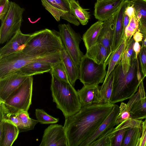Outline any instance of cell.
I'll return each mask as SVG.
<instances>
[{"instance_id": "cell-3", "label": "cell", "mask_w": 146, "mask_h": 146, "mask_svg": "<svg viewBox=\"0 0 146 146\" xmlns=\"http://www.w3.org/2000/svg\"><path fill=\"white\" fill-rule=\"evenodd\" d=\"M50 89L53 101L56 108L61 110L65 118L79 111L82 106L77 91L70 83L59 80L53 76Z\"/></svg>"}, {"instance_id": "cell-12", "label": "cell", "mask_w": 146, "mask_h": 146, "mask_svg": "<svg viewBox=\"0 0 146 146\" xmlns=\"http://www.w3.org/2000/svg\"><path fill=\"white\" fill-rule=\"evenodd\" d=\"M122 0H99L95 4L94 15L99 21L104 22L111 19L119 9Z\"/></svg>"}, {"instance_id": "cell-38", "label": "cell", "mask_w": 146, "mask_h": 146, "mask_svg": "<svg viewBox=\"0 0 146 146\" xmlns=\"http://www.w3.org/2000/svg\"><path fill=\"white\" fill-rule=\"evenodd\" d=\"M9 0H0V19L2 21L8 13L10 8Z\"/></svg>"}, {"instance_id": "cell-36", "label": "cell", "mask_w": 146, "mask_h": 146, "mask_svg": "<svg viewBox=\"0 0 146 146\" xmlns=\"http://www.w3.org/2000/svg\"><path fill=\"white\" fill-rule=\"evenodd\" d=\"M131 118L130 111L127 107L126 104L121 103L119 106V112L116 120V125Z\"/></svg>"}, {"instance_id": "cell-22", "label": "cell", "mask_w": 146, "mask_h": 146, "mask_svg": "<svg viewBox=\"0 0 146 146\" xmlns=\"http://www.w3.org/2000/svg\"><path fill=\"white\" fill-rule=\"evenodd\" d=\"M114 70L105 79L103 84L99 87L98 104L110 103L113 85Z\"/></svg>"}, {"instance_id": "cell-47", "label": "cell", "mask_w": 146, "mask_h": 146, "mask_svg": "<svg viewBox=\"0 0 146 146\" xmlns=\"http://www.w3.org/2000/svg\"><path fill=\"white\" fill-rule=\"evenodd\" d=\"M97 1H98V0H96Z\"/></svg>"}, {"instance_id": "cell-29", "label": "cell", "mask_w": 146, "mask_h": 146, "mask_svg": "<svg viewBox=\"0 0 146 146\" xmlns=\"http://www.w3.org/2000/svg\"><path fill=\"white\" fill-rule=\"evenodd\" d=\"M142 127L129 128L125 135L122 146H137L141 136Z\"/></svg>"}, {"instance_id": "cell-42", "label": "cell", "mask_w": 146, "mask_h": 146, "mask_svg": "<svg viewBox=\"0 0 146 146\" xmlns=\"http://www.w3.org/2000/svg\"><path fill=\"white\" fill-rule=\"evenodd\" d=\"M131 17H130L126 12L125 11L124 13L123 22V36L124 38V32L125 29L127 26L128 25Z\"/></svg>"}, {"instance_id": "cell-24", "label": "cell", "mask_w": 146, "mask_h": 146, "mask_svg": "<svg viewBox=\"0 0 146 146\" xmlns=\"http://www.w3.org/2000/svg\"><path fill=\"white\" fill-rule=\"evenodd\" d=\"M86 50L85 54L98 64H106L109 58L106 48L100 43L98 42Z\"/></svg>"}, {"instance_id": "cell-28", "label": "cell", "mask_w": 146, "mask_h": 146, "mask_svg": "<svg viewBox=\"0 0 146 146\" xmlns=\"http://www.w3.org/2000/svg\"><path fill=\"white\" fill-rule=\"evenodd\" d=\"M130 113L132 118L139 120L146 119V95L133 103Z\"/></svg>"}, {"instance_id": "cell-18", "label": "cell", "mask_w": 146, "mask_h": 146, "mask_svg": "<svg viewBox=\"0 0 146 146\" xmlns=\"http://www.w3.org/2000/svg\"><path fill=\"white\" fill-rule=\"evenodd\" d=\"M60 52L70 82L74 86L76 81L79 78V68L69 56L63 44L60 50Z\"/></svg>"}, {"instance_id": "cell-37", "label": "cell", "mask_w": 146, "mask_h": 146, "mask_svg": "<svg viewBox=\"0 0 146 146\" xmlns=\"http://www.w3.org/2000/svg\"><path fill=\"white\" fill-rule=\"evenodd\" d=\"M139 57L143 79L146 76V46H141Z\"/></svg>"}, {"instance_id": "cell-9", "label": "cell", "mask_w": 146, "mask_h": 146, "mask_svg": "<svg viewBox=\"0 0 146 146\" xmlns=\"http://www.w3.org/2000/svg\"><path fill=\"white\" fill-rule=\"evenodd\" d=\"M58 27L59 35L66 51L74 63L79 68L84 56L79 45L82 39L80 34L76 33L69 24H60Z\"/></svg>"}, {"instance_id": "cell-5", "label": "cell", "mask_w": 146, "mask_h": 146, "mask_svg": "<svg viewBox=\"0 0 146 146\" xmlns=\"http://www.w3.org/2000/svg\"><path fill=\"white\" fill-rule=\"evenodd\" d=\"M46 61L55 64L62 61L60 51L57 53L35 56L19 51L0 59V78L19 70L32 62Z\"/></svg>"}, {"instance_id": "cell-15", "label": "cell", "mask_w": 146, "mask_h": 146, "mask_svg": "<svg viewBox=\"0 0 146 146\" xmlns=\"http://www.w3.org/2000/svg\"><path fill=\"white\" fill-rule=\"evenodd\" d=\"M117 12L111 19L104 22L98 40V42L102 44L106 48L109 58L113 52L115 20Z\"/></svg>"}, {"instance_id": "cell-11", "label": "cell", "mask_w": 146, "mask_h": 146, "mask_svg": "<svg viewBox=\"0 0 146 146\" xmlns=\"http://www.w3.org/2000/svg\"><path fill=\"white\" fill-rule=\"evenodd\" d=\"M28 76L17 71L0 78V102L4 101Z\"/></svg>"}, {"instance_id": "cell-17", "label": "cell", "mask_w": 146, "mask_h": 146, "mask_svg": "<svg viewBox=\"0 0 146 146\" xmlns=\"http://www.w3.org/2000/svg\"><path fill=\"white\" fill-rule=\"evenodd\" d=\"M128 4V1H123L116 13L113 52L119 46L124 38L123 36V19L125 10Z\"/></svg>"}, {"instance_id": "cell-46", "label": "cell", "mask_w": 146, "mask_h": 146, "mask_svg": "<svg viewBox=\"0 0 146 146\" xmlns=\"http://www.w3.org/2000/svg\"><path fill=\"white\" fill-rule=\"evenodd\" d=\"M145 146H146V142H145Z\"/></svg>"}, {"instance_id": "cell-32", "label": "cell", "mask_w": 146, "mask_h": 146, "mask_svg": "<svg viewBox=\"0 0 146 146\" xmlns=\"http://www.w3.org/2000/svg\"><path fill=\"white\" fill-rule=\"evenodd\" d=\"M22 125L27 131L33 130L39 122L30 117L28 111H22L16 114Z\"/></svg>"}, {"instance_id": "cell-41", "label": "cell", "mask_w": 146, "mask_h": 146, "mask_svg": "<svg viewBox=\"0 0 146 146\" xmlns=\"http://www.w3.org/2000/svg\"><path fill=\"white\" fill-rule=\"evenodd\" d=\"M141 46L139 42H135L133 46V49L136 58L139 56V54L141 51Z\"/></svg>"}, {"instance_id": "cell-6", "label": "cell", "mask_w": 146, "mask_h": 146, "mask_svg": "<svg viewBox=\"0 0 146 146\" xmlns=\"http://www.w3.org/2000/svg\"><path fill=\"white\" fill-rule=\"evenodd\" d=\"M33 82V76H28L4 101L0 102V113L28 111L32 103Z\"/></svg>"}, {"instance_id": "cell-2", "label": "cell", "mask_w": 146, "mask_h": 146, "mask_svg": "<svg viewBox=\"0 0 146 146\" xmlns=\"http://www.w3.org/2000/svg\"><path fill=\"white\" fill-rule=\"evenodd\" d=\"M137 59H133L129 70L125 73L119 62L115 66L110 103L115 104L129 99L137 91L139 82L137 75Z\"/></svg>"}, {"instance_id": "cell-35", "label": "cell", "mask_w": 146, "mask_h": 146, "mask_svg": "<svg viewBox=\"0 0 146 146\" xmlns=\"http://www.w3.org/2000/svg\"><path fill=\"white\" fill-rule=\"evenodd\" d=\"M16 114L0 113V121L3 119H5L12 121L18 127L19 133L27 131L17 117Z\"/></svg>"}, {"instance_id": "cell-39", "label": "cell", "mask_w": 146, "mask_h": 146, "mask_svg": "<svg viewBox=\"0 0 146 146\" xmlns=\"http://www.w3.org/2000/svg\"><path fill=\"white\" fill-rule=\"evenodd\" d=\"M60 9L63 11L71 13L68 0H55Z\"/></svg>"}, {"instance_id": "cell-44", "label": "cell", "mask_w": 146, "mask_h": 146, "mask_svg": "<svg viewBox=\"0 0 146 146\" xmlns=\"http://www.w3.org/2000/svg\"><path fill=\"white\" fill-rule=\"evenodd\" d=\"M141 46H146V36L144 38L142 41Z\"/></svg>"}, {"instance_id": "cell-4", "label": "cell", "mask_w": 146, "mask_h": 146, "mask_svg": "<svg viewBox=\"0 0 146 146\" xmlns=\"http://www.w3.org/2000/svg\"><path fill=\"white\" fill-rule=\"evenodd\" d=\"M63 44L58 32L45 29L31 34L22 51L35 56L54 54L60 52Z\"/></svg>"}, {"instance_id": "cell-19", "label": "cell", "mask_w": 146, "mask_h": 146, "mask_svg": "<svg viewBox=\"0 0 146 146\" xmlns=\"http://www.w3.org/2000/svg\"><path fill=\"white\" fill-rule=\"evenodd\" d=\"M134 8V13L139 23V30L146 36V0H131L128 1Z\"/></svg>"}, {"instance_id": "cell-34", "label": "cell", "mask_w": 146, "mask_h": 146, "mask_svg": "<svg viewBox=\"0 0 146 146\" xmlns=\"http://www.w3.org/2000/svg\"><path fill=\"white\" fill-rule=\"evenodd\" d=\"M115 132L114 128L110 130L101 137L90 144L89 146H111V139Z\"/></svg>"}, {"instance_id": "cell-14", "label": "cell", "mask_w": 146, "mask_h": 146, "mask_svg": "<svg viewBox=\"0 0 146 146\" xmlns=\"http://www.w3.org/2000/svg\"><path fill=\"white\" fill-rule=\"evenodd\" d=\"M31 34L23 33L19 30L9 41L0 49V59L19 51L22 50L29 41Z\"/></svg>"}, {"instance_id": "cell-23", "label": "cell", "mask_w": 146, "mask_h": 146, "mask_svg": "<svg viewBox=\"0 0 146 146\" xmlns=\"http://www.w3.org/2000/svg\"><path fill=\"white\" fill-rule=\"evenodd\" d=\"M104 22L98 21L93 25L86 31L82 36L86 50L98 43V40Z\"/></svg>"}, {"instance_id": "cell-7", "label": "cell", "mask_w": 146, "mask_h": 146, "mask_svg": "<svg viewBox=\"0 0 146 146\" xmlns=\"http://www.w3.org/2000/svg\"><path fill=\"white\" fill-rule=\"evenodd\" d=\"M106 66L105 64L96 63L85 54L79 66V79L84 85H98L104 80L107 72Z\"/></svg>"}, {"instance_id": "cell-27", "label": "cell", "mask_w": 146, "mask_h": 146, "mask_svg": "<svg viewBox=\"0 0 146 146\" xmlns=\"http://www.w3.org/2000/svg\"><path fill=\"white\" fill-rule=\"evenodd\" d=\"M126 44V41L124 38L119 46L111 54L106 63V66L108 64V67L105 79L107 78L118 64L125 49Z\"/></svg>"}, {"instance_id": "cell-30", "label": "cell", "mask_w": 146, "mask_h": 146, "mask_svg": "<svg viewBox=\"0 0 146 146\" xmlns=\"http://www.w3.org/2000/svg\"><path fill=\"white\" fill-rule=\"evenodd\" d=\"M41 1L43 6L57 21H60V18L63 19L68 12L61 10L55 0H41Z\"/></svg>"}, {"instance_id": "cell-26", "label": "cell", "mask_w": 146, "mask_h": 146, "mask_svg": "<svg viewBox=\"0 0 146 146\" xmlns=\"http://www.w3.org/2000/svg\"><path fill=\"white\" fill-rule=\"evenodd\" d=\"M70 5L71 13L79 20L83 25H86L90 18L88 9L83 8L78 1L68 0Z\"/></svg>"}, {"instance_id": "cell-21", "label": "cell", "mask_w": 146, "mask_h": 146, "mask_svg": "<svg viewBox=\"0 0 146 146\" xmlns=\"http://www.w3.org/2000/svg\"><path fill=\"white\" fill-rule=\"evenodd\" d=\"M54 64L46 61L33 62L24 66L18 71L25 75L33 76L50 72Z\"/></svg>"}, {"instance_id": "cell-13", "label": "cell", "mask_w": 146, "mask_h": 146, "mask_svg": "<svg viewBox=\"0 0 146 146\" xmlns=\"http://www.w3.org/2000/svg\"><path fill=\"white\" fill-rule=\"evenodd\" d=\"M119 106L114 104L109 114L99 126L94 133L80 146H89L91 143L101 137L110 129L114 128L119 114Z\"/></svg>"}, {"instance_id": "cell-20", "label": "cell", "mask_w": 146, "mask_h": 146, "mask_svg": "<svg viewBox=\"0 0 146 146\" xmlns=\"http://www.w3.org/2000/svg\"><path fill=\"white\" fill-rule=\"evenodd\" d=\"M99 87L98 85H84L81 89L77 91L82 107L93 104H98Z\"/></svg>"}, {"instance_id": "cell-33", "label": "cell", "mask_w": 146, "mask_h": 146, "mask_svg": "<svg viewBox=\"0 0 146 146\" xmlns=\"http://www.w3.org/2000/svg\"><path fill=\"white\" fill-rule=\"evenodd\" d=\"M35 114L37 120L41 124H53L57 123L59 119L55 118L47 113L42 109H36Z\"/></svg>"}, {"instance_id": "cell-40", "label": "cell", "mask_w": 146, "mask_h": 146, "mask_svg": "<svg viewBox=\"0 0 146 146\" xmlns=\"http://www.w3.org/2000/svg\"><path fill=\"white\" fill-rule=\"evenodd\" d=\"M146 141V119L143 121L141 137L137 146H145Z\"/></svg>"}, {"instance_id": "cell-16", "label": "cell", "mask_w": 146, "mask_h": 146, "mask_svg": "<svg viewBox=\"0 0 146 146\" xmlns=\"http://www.w3.org/2000/svg\"><path fill=\"white\" fill-rule=\"evenodd\" d=\"M19 130L17 126L7 120L0 121V146H11L17 138Z\"/></svg>"}, {"instance_id": "cell-1", "label": "cell", "mask_w": 146, "mask_h": 146, "mask_svg": "<svg viewBox=\"0 0 146 146\" xmlns=\"http://www.w3.org/2000/svg\"><path fill=\"white\" fill-rule=\"evenodd\" d=\"M114 104H93L82 107L65 118L64 127L68 146H80L95 131L112 110Z\"/></svg>"}, {"instance_id": "cell-43", "label": "cell", "mask_w": 146, "mask_h": 146, "mask_svg": "<svg viewBox=\"0 0 146 146\" xmlns=\"http://www.w3.org/2000/svg\"><path fill=\"white\" fill-rule=\"evenodd\" d=\"M133 38L135 42H139L142 41L143 38V36L138 29L133 35Z\"/></svg>"}, {"instance_id": "cell-25", "label": "cell", "mask_w": 146, "mask_h": 146, "mask_svg": "<svg viewBox=\"0 0 146 146\" xmlns=\"http://www.w3.org/2000/svg\"><path fill=\"white\" fill-rule=\"evenodd\" d=\"M135 42L133 38L132 37L129 41L126 43L125 49L119 62L121 64L124 73L128 71L132 61L136 58L135 54L133 49Z\"/></svg>"}, {"instance_id": "cell-31", "label": "cell", "mask_w": 146, "mask_h": 146, "mask_svg": "<svg viewBox=\"0 0 146 146\" xmlns=\"http://www.w3.org/2000/svg\"><path fill=\"white\" fill-rule=\"evenodd\" d=\"M51 75L66 82L70 83L66 68L62 62L54 64L49 72Z\"/></svg>"}, {"instance_id": "cell-45", "label": "cell", "mask_w": 146, "mask_h": 146, "mask_svg": "<svg viewBox=\"0 0 146 146\" xmlns=\"http://www.w3.org/2000/svg\"><path fill=\"white\" fill-rule=\"evenodd\" d=\"M123 1H129L131 0H122Z\"/></svg>"}, {"instance_id": "cell-8", "label": "cell", "mask_w": 146, "mask_h": 146, "mask_svg": "<svg viewBox=\"0 0 146 146\" xmlns=\"http://www.w3.org/2000/svg\"><path fill=\"white\" fill-rule=\"evenodd\" d=\"M25 11L14 2H10L9 11L1 21L0 28V44L8 41L19 30L23 21V15Z\"/></svg>"}, {"instance_id": "cell-10", "label": "cell", "mask_w": 146, "mask_h": 146, "mask_svg": "<svg viewBox=\"0 0 146 146\" xmlns=\"http://www.w3.org/2000/svg\"><path fill=\"white\" fill-rule=\"evenodd\" d=\"M40 146H68L65 130L62 125L51 124L44 130Z\"/></svg>"}]
</instances>
